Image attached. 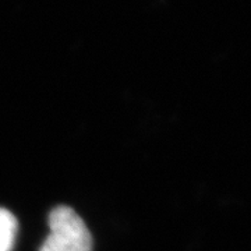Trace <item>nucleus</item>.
Returning <instances> with one entry per match:
<instances>
[{
	"label": "nucleus",
	"mask_w": 251,
	"mask_h": 251,
	"mask_svg": "<svg viewBox=\"0 0 251 251\" xmlns=\"http://www.w3.org/2000/svg\"><path fill=\"white\" fill-rule=\"evenodd\" d=\"M17 234V219L7 209L0 208V251H11Z\"/></svg>",
	"instance_id": "nucleus-2"
},
{
	"label": "nucleus",
	"mask_w": 251,
	"mask_h": 251,
	"mask_svg": "<svg viewBox=\"0 0 251 251\" xmlns=\"http://www.w3.org/2000/svg\"><path fill=\"white\" fill-rule=\"evenodd\" d=\"M48 224L50 232L39 251H92V236L74 209L54 208Z\"/></svg>",
	"instance_id": "nucleus-1"
}]
</instances>
